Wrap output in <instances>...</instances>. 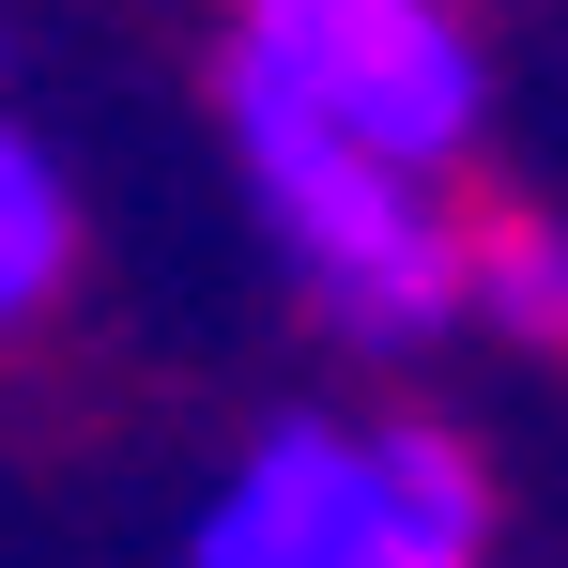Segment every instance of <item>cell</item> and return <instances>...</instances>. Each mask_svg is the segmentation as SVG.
Instances as JSON below:
<instances>
[{
  "label": "cell",
  "instance_id": "1",
  "mask_svg": "<svg viewBox=\"0 0 568 568\" xmlns=\"http://www.w3.org/2000/svg\"><path fill=\"white\" fill-rule=\"evenodd\" d=\"M231 93L446 185L491 139V47H476L462 0H246L231 16Z\"/></svg>",
  "mask_w": 568,
  "mask_h": 568
},
{
  "label": "cell",
  "instance_id": "2",
  "mask_svg": "<svg viewBox=\"0 0 568 568\" xmlns=\"http://www.w3.org/2000/svg\"><path fill=\"white\" fill-rule=\"evenodd\" d=\"M231 139H246V185L277 215V246L307 262V292L354 338H446L462 323V200L430 170H384V154L292 123V108H246V93H231Z\"/></svg>",
  "mask_w": 568,
  "mask_h": 568
},
{
  "label": "cell",
  "instance_id": "3",
  "mask_svg": "<svg viewBox=\"0 0 568 568\" xmlns=\"http://www.w3.org/2000/svg\"><path fill=\"white\" fill-rule=\"evenodd\" d=\"M185 568H369V446L323 430V415L262 430L231 462V491L200 507Z\"/></svg>",
  "mask_w": 568,
  "mask_h": 568
},
{
  "label": "cell",
  "instance_id": "4",
  "mask_svg": "<svg viewBox=\"0 0 568 568\" xmlns=\"http://www.w3.org/2000/svg\"><path fill=\"white\" fill-rule=\"evenodd\" d=\"M354 446H369V568H491L507 491L462 430L399 415V430H354Z\"/></svg>",
  "mask_w": 568,
  "mask_h": 568
},
{
  "label": "cell",
  "instance_id": "5",
  "mask_svg": "<svg viewBox=\"0 0 568 568\" xmlns=\"http://www.w3.org/2000/svg\"><path fill=\"white\" fill-rule=\"evenodd\" d=\"M462 307L507 338V354H554L568 338V246L538 200H491V215H462Z\"/></svg>",
  "mask_w": 568,
  "mask_h": 568
},
{
  "label": "cell",
  "instance_id": "6",
  "mask_svg": "<svg viewBox=\"0 0 568 568\" xmlns=\"http://www.w3.org/2000/svg\"><path fill=\"white\" fill-rule=\"evenodd\" d=\"M78 277V185L47 170L31 123H0V338H31Z\"/></svg>",
  "mask_w": 568,
  "mask_h": 568
}]
</instances>
